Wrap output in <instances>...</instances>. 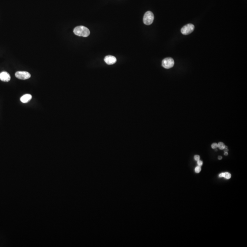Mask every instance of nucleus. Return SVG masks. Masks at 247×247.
<instances>
[{"instance_id": "nucleus-1", "label": "nucleus", "mask_w": 247, "mask_h": 247, "mask_svg": "<svg viewBox=\"0 0 247 247\" xmlns=\"http://www.w3.org/2000/svg\"><path fill=\"white\" fill-rule=\"evenodd\" d=\"M73 32L76 35L84 37L88 36L90 33L88 28L83 26H77L75 28Z\"/></svg>"}, {"instance_id": "nucleus-2", "label": "nucleus", "mask_w": 247, "mask_h": 247, "mask_svg": "<svg viewBox=\"0 0 247 247\" xmlns=\"http://www.w3.org/2000/svg\"><path fill=\"white\" fill-rule=\"evenodd\" d=\"M154 17L153 13L151 11L146 12L143 17V22L146 25H149L152 24Z\"/></svg>"}, {"instance_id": "nucleus-3", "label": "nucleus", "mask_w": 247, "mask_h": 247, "mask_svg": "<svg viewBox=\"0 0 247 247\" xmlns=\"http://www.w3.org/2000/svg\"><path fill=\"white\" fill-rule=\"evenodd\" d=\"M174 65V60L171 57L166 58L162 61V66L166 69H170L173 67Z\"/></svg>"}, {"instance_id": "nucleus-4", "label": "nucleus", "mask_w": 247, "mask_h": 247, "mask_svg": "<svg viewBox=\"0 0 247 247\" xmlns=\"http://www.w3.org/2000/svg\"><path fill=\"white\" fill-rule=\"evenodd\" d=\"M195 29V26L193 24H187V25L184 26L182 28H181V32L183 35H188L191 33L193 32V31Z\"/></svg>"}, {"instance_id": "nucleus-5", "label": "nucleus", "mask_w": 247, "mask_h": 247, "mask_svg": "<svg viewBox=\"0 0 247 247\" xmlns=\"http://www.w3.org/2000/svg\"><path fill=\"white\" fill-rule=\"evenodd\" d=\"M15 76L19 79L26 80L31 77V75L29 72L27 71H19L15 73Z\"/></svg>"}, {"instance_id": "nucleus-6", "label": "nucleus", "mask_w": 247, "mask_h": 247, "mask_svg": "<svg viewBox=\"0 0 247 247\" xmlns=\"http://www.w3.org/2000/svg\"><path fill=\"white\" fill-rule=\"evenodd\" d=\"M104 62L108 65H113L117 61L116 58L114 56L112 55H107L104 58Z\"/></svg>"}, {"instance_id": "nucleus-7", "label": "nucleus", "mask_w": 247, "mask_h": 247, "mask_svg": "<svg viewBox=\"0 0 247 247\" xmlns=\"http://www.w3.org/2000/svg\"><path fill=\"white\" fill-rule=\"evenodd\" d=\"M11 79L10 74L6 71H3L0 73V80L4 82H8Z\"/></svg>"}, {"instance_id": "nucleus-8", "label": "nucleus", "mask_w": 247, "mask_h": 247, "mask_svg": "<svg viewBox=\"0 0 247 247\" xmlns=\"http://www.w3.org/2000/svg\"><path fill=\"white\" fill-rule=\"evenodd\" d=\"M32 96L29 94H26L23 95L20 98V100L23 103H27L31 100Z\"/></svg>"}, {"instance_id": "nucleus-9", "label": "nucleus", "mask_w": 247, "mask_h": 247, "mask_svg": "<svg viewBox=\"0 0 247 247\" xmlns=\"http://www.w3.org/2000/svg\"><path fill=\"white\" fill-rule=\"evenodd\" d=\"M217 147L221 150H223L225 147L226 146L222 142H219L218 144H217Z\"/></svg>"}, {"instance_id": "nucleus-10", "label": "nucleus", "mask_w": 247, "mask_h": 247, "mask_svg": "<svg viewBox=\"0 0 247 247\" xmlns=\"http://www.w3.org/2000/svg\"><path fill=\"white\" fill-rule=\"evenodd\" d=\"M224 177L226 179H229L231 177V175L229 173H227V172L224 173Z\"/></svg>"}, {"instance_id": "nucleus-11", "label": "nucleus", "mask_w": 247, "mask_h": 247, "mask_svg": "<svg viewBox=\"0 0 247 247\" xmlns=\"http://www.w3.org/2000/svg\"><path fill=\"white\" fill-rule=\"evenodd\" d=\"M201 171V168L200 166H198L196 167L195 168V172L196 173H199Z\"/></svg>"}, {"instance_id": "nucleus-12", "label": "nucleus", "mask_w": 247, "mask_h": 247, "mask_svg": "<svg viewBox=\"0 0 247 247\" xmlns=\"http://www.w3.org/2000/svg\"><path fill=\"white\" fill-rule=\"evenodd\" d=\"M212 147L213 149H216L217 147H217V144L216 143H213V144L212 145Z\"/></svg>"}, {"instance_id": "nucleus-13", "label": "nucleus", "mask_w": 247, "mask_h": 247, "mask_svg": "<svg viewBox=\"0 0 247 247\" xmlns=\"http://www.w3.org/2000/svg\"><path fill=\"white\" fill-rule=\"evenodd\" d=\"M197 164L198 165V166H202L203 164L202 161H201L200 160H199L197 161Z\"/></svg>"}, {"instance_id": "nucleus-14", "label": "nucleus", "mask_w": 247, "mask_h": 247, "mask_svg": "<svg viewBox=\"0 0 247 247\" xmlns=\"http://www.w3.org/2000/svg\"><path fill=\"white\" fill-rule=\"evenodd\" d=\"M194 158H195V159L197 161L199 160L200 159V156L199 155H195Z\"/></svg>"}, {"instance_id": "nucleus-15", "label": "nucleus", "mask_w": 247, "mask_h": 247, "mask_svg": "<svg viewBox=\"0 0 247 247\" xmlns=\"http://www.w3.org/2000/svg\"><path fill=\"white\" fill-rule=\"evenodd\" d=\"M219 177H224V173H221V174H219Z\"/></svg>"}, {"instance_id": "nucleus-16", "label": "nucleus", "mask_w": 247, "mask_h": 247, "mask_svg": "<svg viewBox=\"0 0 247 247\" xmlns=\"http://www.w3.org/2000/svg\"><path fill=\"white\" fill-rule=\"evenodd\" d=\"M224 149H225V151H228V149H227V147H225Z\"/></svg>"}, {"instance_id": "nucleus-17", "label": "nucleus", "mask_w": 247, "mask_h": 247, "mask_svg": "<svg viewBox=\"0 0 247 247\" xmlns=\"http://www.w3.org/2000/svg\"><path fill=\"white\" fill-rule=\"evenodd\" d=\"M224 155L225 156H227L228 155V153H227V151H225V153H224Z\"/></svg>"}, {"instance_id": "nucleus-18", "label": "nucleus", "mask_w": 247, "mask_h": 247, "mask_svg": "<svg viewBox=\"0 0 247 247\" xmlns=\"http://www.w3.org/2000/svg\"><path fill=\"white\" fill-rule=\"evenodd\" d=\"M222 159V156H218V159L221 160Z\"/></svg>"}]
</instances>
